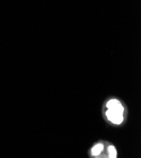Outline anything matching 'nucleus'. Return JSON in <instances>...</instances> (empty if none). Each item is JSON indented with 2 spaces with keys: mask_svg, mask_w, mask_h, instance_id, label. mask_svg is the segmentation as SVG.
Instances as JSON below:
<instances>
[{
  "mask_svg": "<svg viewBox=\"0 0 141 158\" xmlns=\"http://www.w3.org/2000/svg\"><path fill=\"white\" fill-rule=\"evenodd\" d=\"M108 108L106 113L108 119L115 124H120L123 120L124 108L117 100H109L106 104Z\"/></svg>",
  "mask_w": 141,
  "mask_h": 158,
  "instance_id": "f257e3e1",
  "label": "nucleus"
},
{
  "mask_svg": "<svg viewBox=\"0 0 141 158\" xmlns=\"http://www.w3.org/2000/svg\"><path fill=\"white\" fill-rule=\"evenodd\" d=\"M104 146L103 144H98L94 147L91 150V154L92 156H98L101 152L103 150Z\"/></svg>",
  "mask_w": 141,
  "mask_h": 158,
  "instance_id": "f03ea898",
  "label": "nucleus"
},
{
  "mask_svg": "<svg viewBox=\"0 0 141 158\" xmlns=\"http://www.w3.org/2000/svg\"><path fill=\"white\" fill-rule=\"evenodd\" d=\"M108 152H109V157H112V158H115L117 156V151L115 148L114 146H109L108 149Z\"/></svg>",
  "mask_w": 141,
  "mask_h": 158,
  "instance_id": "7ed1b4c3",
  "label": "nucleus"
}]
</instances>
